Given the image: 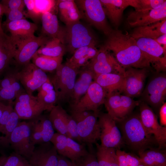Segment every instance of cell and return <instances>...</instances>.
Returning <instances> with one entry per match:
<instances>
[{
  "label": "cell",
  "mask_w": 166,
  "mask_h": 166,
  "mask_svg": "<svg viewBox=\"0 0 166 166\" xmlns=\"http://www.w3.org/2000/svg\"><path fill=\"white\" fill-rule=\"evenodd\" d=\"M67 138L64 135L58 132L54 133L50 142L53 144L58 153L68 158Z\"/></svg>",
  "instance_id": "cell-40"
},
{
  "label": "cell",
  "mask_w": 166,
  "mask_h": 166,
  "mask_svg": "<svg viewBox=\"0 0 166 166\" xmlns=\"http://www.w3.org/2000/svg\"><path fill=\"white\" fill-rule=\"evenodd\" d=\"M30 121L31 139L33 144L35 146L50 142L54 132L49 118L41 115Z\"/></svg>",
  "instance_id": "cell-22"
},
{
  "label": "cell",
  "mask_w": 166,
  "mask_h": 166,
  "mask_svg": "<svg viewBox=\"0 0 166 166\" xmlns=\"http://www.w3.org/2000/svg\"><path fill=\"white\" fill-rule=\"evenodd\" d=\"M65 121L68 133V137L77 142L81 143L77 132V123L71 115L66 113L65 115Z\"/></svg>",
  "instance_id": "cell-43"
},
{
  "label": "cell",
  "mask_w": 166,
  "mask_h": 166,
  "mask_svg": "<svg viewBox=\"0 0 166 166\" xmlns=\"http://www.w3.org/2000/svg\"><path fill=\"white\" fill-rule=\"evenodd\" d=\"M140 102L116 91L107 94L104 104L107 113L116 122H119L130 114Z\"/></svg>",
  "instance_id": "cell-7"
},
{
  "label": "cell",
  "mask_w": 166,
  "mask_h": 166,
  "mask_svg": "<svg viewBox=\"0 0 166 166\" xmlns=\"http://www.w3.org/2000/svg\"><path fill=\"white\" fill-rule=\"evenodd\" d=\"M35 9L37 15L41 18L43 13L57 8V1L53 0H34Z\"/></svg>",
  "instance_id": "cell-41"
},
{
  "label": "cell",
  "mask_w": 166,
  "mask_h": 166,
  "mask_svg": "<svg viewBox=\"0 0 166 166\" xmlns=\"http://www.w3.org/2000/svg\"><path fill=\"white\" fill-rule=\"evenodd\" d=\"M15 74L26 92L31 94L49 78L45 72L30 62L15 71Z\"/></svg>",
  "instance_id": "cell-14"
},
{
  "label": "cell",
  "mask_w": 166,
  "mask_h": 166,
  "mask_svg": "<svg viewBox=\"0 0 166 166\" xmlns=\"http://www.w3.org/2000/svg\"><path fill=\"white\" fill-rule=\"evenodd\" d=\"M87 68L94 76L100 74L113 73L124 75L125 69L122 67L109 51L102 46L89 63Z\"/></svg>",
  "instance_id": "cell-11"
},
{
  "label": "cell",
  "mask_w": 166,
  "mask_h": 166,
  "mask_svg": "<svg viewBox=\"0 0 166 166\" xmlns=\"http://www.w3.org/2000/svg\"><path fill=\"white\" fill-rule=\"evenodd\" d=\"M89 46L81 47L77 49L73 55L66 62L73 68L78 69L82 66L87 64L91 58L88 53Z\"/></svg>",
  "instance_id": "cell-36"
},
{
  "label": "cell",
  "mask_w": 166,
  "mask_h": 166,
  "mask_svg": "<svg viewBox=\"0 0 166 166\" xmlns=\"http://www.w3.org/2000/svg\"><path fill=\"white\" fill-rule=\"evenodd\" d=\"M50 38L43 36H35L18 46L14 57L16 64L22 66L29 63L39 48Z\"/></svg>",
  "instance_id": "cell-21"
},
{
  "label": "cell",
  "mask_w": 166,
  "mask_h": 166,
  "mask_svg": "<svg viewBox=\"0 0 166 166\" xmlns=\"http://www.w3.org/2000/svg\"><path fill=\"white\" fill-rule=\"evenodd\" d=\"M106 16L116 26H119L124 10L132 6L136 10L140 9L139 0H100Z\"/></svg>",
  "instance_id": "cell-23"
},
{
  "label": "cell",
  "mask_w": 166,
  "mask_h": 166,
  "mask_svg": "<svg viewBox=\"0 0 166 166\" xmlns=\"http://www.w3.org/2000/svg\"><path fill=\"white\" fill-rule=\"evenodd\" d=\"M103 46L113 52L117 61L125 69L129 67H149L152 60L139 48L136 40L130 34L119 30H113Z\"/></svg>",
  "instance_id": "cell-1"
},
{
  "label": "cell",
  "mask_w": 166,
  "mask_h": 166,
  "mask_svg": "<svg viewBox=\"0 0 166 166\" xmlns=\"http://www.w3.org/2000/svg\"><path fill=\"white\" fill-rule=\"evenodd\" d=\"M98 118L100 131L101 145L116 149H120L124 143L116 122L107 113L99 112Z\"/></svg>",
  "instance_id": "cell-9"
},
{
  "label": "cell",
  "mask_w": 166,
  "mask_h": 166,
  "mask_svg": "<svg viewBox=\"0 0 166 166\" xmlns=\"http://www.w3.org/2000/svg\"><path fill=\"white\" fill-rule=\"evenodd\" d=\"M81 13L91 25L108 36L113 30L108 24L100 0L75 1Z\"/></svg>",
  "instance_id": "cell-5"
},
{
  "label": "cell",
  "mask_w": 166,
  "mask_h": 166,
  "mask_svg": "<svg viewBox=\"0 0 166 166\" xmlns=\"http://www.w3.org/2000/svg\"><path fill=\"white\" fill-rule=\"evenodd\" d=\"M139 49L152 61L157 71L166 68V51L154 39L141 38L135 39Z\"/></svg>",
  "instance_id": "cell-18"
},
{
  "label": "cell",
  "mask_w": 166,
  "mask_h": 166,
  "mask_svg": "<svg viewBox=\"0 0 166 166\" xmlns=\"http://www.w3.org/2000/svg\"><path fill=\"white\" fill-rule=\"evenodd\" d=\"M166 34V19L148 25L135 27L130 35L135 39L144 38L155 39Z\"/></svg>",
  "instance_id": "cell-28"
},
{
  "label": "cell",
  "mask_w": 166,
  "mask_h": 166,
  "mask_svg": "<svg viewBox=\"0 0 166 166\" xmlns=\"http://www.w3.org/2000/svg\"><path fill=\"white\" fill-rule=\"evenodd\" d=\"M1 166H31L28 160L14 152L8 157L5 156Z\"/></svg>",
  "instance_id": "cell-42"
},
{
  "label": "cell",
  "mask_w": 166,
  "mask_h": 166,
  "mask_svg": "<svg viewBox=\"0 0 166 166\" xmlns=\"http://www.w3.org/2000/svg\"><path fill=\"white\" fill-rule=\"evenodd\" d=\"M166 19V1L159 8L131 12L127 20L131 27H136L154 23Z\"/></svg>",
  "instance_id": "cell-17"
},
{
  "label": "cell",
  "mask_w": 166,
  "mask_h": 166,
  "mask_svg": "<svg viewBox=\"0 0 166 166\" xmlns=\"http://www.w3.org/2000/svg\"><path fill=\"white\" fill-rule=\"evenodd\" d=\"M63 57H54L35 54L32 58V63L43 71L56 70L62 64Z\"/></svg>",
  "instance_id": "cell-35"
},
{
  "label": "cell",
  "mask_w": 166,
  "mask_h": 166,
  "mask_svg": "<svg viewBox=\"0 0 166 166\" xmlns=\"http://www.w3.org/2000/svg\"><path fill=\"white\" fill-rule=\"evenodd\" d=\"M15 72H6L3 77L0 79V89L10 85L17 79Z\"/></svg>",
  "instance_id": "cell-49"
},
{
  "label": "cell",
  "mask_w": 166,
  "mask_h": 166,
  "mask_svg": "<svg viewBox=\"0 0 166 166\" xmlns=\"http://www.w3.org/2000/svg\"><path fill=\"white\" fill-rule=\"evenodd\" d=\"M67 146L68 158L73 162L85 156L89 152L83 144L69 137L67 138Z\"/></svg>",
  "instance_id": "cell-39"
},
{
  "label": "cell",
  "mask_w": 166,
  "mask_h": 166,
  "mask_svg": "<svg viewBox=\"0 0 166 166\" xmlns=\"http://www.w3.org/2000/svg\"><path fill=\"white\" fill-rule=\"evenodd\" d=\"M9 145L14 152L27 160L32 155L35 146L31 139V122H19L10 137Z\"/></svg>",
  "instance_id": "cell-8"
},
{
  "label": "cell",
  "mask_w": 166,
  "mask_h": 166,
  "mask_svg": "<svg viewBox=\"0 0 166 166\" xmlns=\"http://www.w3.org/2000/svg\"><path fill=\"white\" fill-rule=\"evenodd\" d=\"M4 156L1 157L0 158V166H1L3 162Z\"/></svg>",
  "instance_id": "cell-58"
},
{
  "label": "cell",
  "mask_w": 166,
  "mask_h": 166,
  "mask_svg": "<svg viewBox=\"0 0 166 166\" xmlns=\"http://www.w3.org/2000/svg\"><path fill=\"white\" fill-rule=\"evenodd\" d=\"M0 3L9 10H19L24 11L25 6L23 0H3Z\"/></svg>",
  "instance_id": "cell-47"
},
{
  "label": "cell",
  "mask_w": 166,
  "mask_h": 166,
  "mask_svg": "<svg viewBox=\"0 0 166 166\" xmlns=\"http://www.w3.org/2000/svg\"><path fill=\"white\" fill-rule=\"evenodd\" d=\"M78 73V69L66 62L61 64L55 70L53 76L49 79L56 92L57 101L70 99Z\"/></svg>",
  "instance_id": "cell-6"
},
{
  "label": "cell",
  "mask_w": 166,
  "mask_h": 166,
  "mask_svg": "<svg viewBox=\"0 0 166 166\" xmlns=\"http://www.w3.org/2000/svg\"><path fill=\"white\" fill-rule=\"evenodd\" d=\"M4 6L5 8L4 14L6 17V20L4 23H7L26 19V14L24 11L19 10H9L5 6Z\"/></svg>",
  "instance_id": "cell-44"
},
{
  "label": "cell",
  "mask_w": 166,
  "mask_h": 166,
  "mask_svg": "<svg viewBox=\"0 0 166 166\" xmlns=\"http://www.w3.org/2000/svg\"><path fill=\"white\" fill-rule=\"evenodd\" d=\"M94 81L105 90L107 94L116 91L120 92L123 83L124 75L102 74L95 76Z\"/></svg>",
  "instance_id": "cell-29"
},
{
  "label": "cell",
  "mask_w": 166,
  "mask_h": 166,
  "mask_svg": "<svg viewBox=\"0 0 166 166\" xmlns=\"http://www.w3.org/2000/svg\"><path fill=\"white\" fill-rule=\"evenodd\" d=\"M158 147L148 149L139 155L141 162L147 166L166 165V153Z\"/></svg>",
  "instance_id": "cell-31"
},
{
  "label": "cell",
  "mask_w": 166,
  "mask_h": 166,
  "mask_svg": "<svg viewBox=\"0 0 166 166\" xmlns=\"http://www.w3.org/2000/svg\"><path fill=\"white\" fill-rule=\"evenodd\" d=\"M16 49L10 36L4 31L0 33V77L7 69Z\"/></svg>",
  "instance_id": "cell-24"
},
{
  "label": "cell",
  "mask_w": 166,
  "mask_h": 166,
  "mask_svg": "<svg viewBox=\"0 0 166 166\" xmlns=\"http://www.w3.org/2000/svg\"><path fill=\"white\" fill-rule=\"evenodd\" d=\"M139 114L142 123L148 133L153 135L158 145L163 149L166 146V127L161 126L152 109L143 102L139 105Z\"/></svg>",
  "instance_id": "cell-13"
},
{
  "label": "cell",
  "mask_w": 166,
  "mask_h": 166,
  "mask_svg": "<svg viewBox=\"0 0 166 166\" xmlns=\"http://www.w3.org/2000/svg\"><path fill=\"white\" fill-rule=\"evenodd\" d=\"M154 40L161 46V45H163V48L166 51V34L162 35Z\"/></svg>",
  "instance_id": "cell-55"
},
{
  "label": "cell",
  "mask_w": 166,
  "mask_h": 166,
  "mask_svg": "<svg viewBox=\"0 0 166 166\" xmlns=\"http://www.w3.org/2000/svg\"><path fill=\"white\" fill-rule=\"evenodd\" d=\"M4 25L10 33V36L17 48L23 42L34 37L38 29L35 24L26 19L4 23Z\"/></svg>",
  "instance_id": "cell-19"
},
{
  "label": "cell",
  "mask_w": 166,
  "mask_h": 166,
  "mask_svg": "<svg viewBox=\"0 0 166 166\" xmlns=\"http://www.w3.org/2000/svg\"><path fill=\"white\" fill-rule=\"evenodd\" d=\"M12 102H9L6 105L0 119V133L4 129L10 115L14 110Z\"/></svg>",
  "instance_id": "cell-48"
},
{
  "label": "cell",
  "mask_w": 166,
  "mask_h": 166,
  "mask_svg": "<svg viewBox=\"0 0 166 166\" xmlns=\"http://www.w3.org/2000/svg\"><path fill=\"white\" fill-rule=\"evenodd\" d=\"M107 95L105 90L93 81L77 102L70 105V111H90L98 113V108L104 104Z\"/></svg>",
  "instance_id": "cell-10"
},
{
  "label": "cell",
  "mask_w": 166,
  "mask_h": 166,
  "mask_svg": "<svg viewBox=\"0 0 166 166\" xmlns=\"http://www.w3.org/2000/svg\"><path fill=\"white\" fill-rule=\"evenodd\" d=\"M18 116L14 109L11 112L5 126L0 133V145L9 146V142L11 135L19 122Z\"/></svg>",
  "instance_id": "cell-37"
},
{
  "label": "cell",
  "mask_w": 166,
  "mask_h": 166,
  "mask_svg": "<svg viewBox=\"0 0 166 166\" xmlns=\"http://www.w3.org/2000/svg\"><path fill=\"white\" fill-rule=\"evenodd\" d=\"M57 5L60 19L66 26L79 22L82 18L75 1L57 0Z\"/></svg>",
  "instance_id": "cell-25"
},
{
  "label": "cell",
  "mask_w": 166,
  "mask_h": 166,
  "mask_svg": "<svg viewBox=\"0 0 166 166\" xmlns=\"http://www.w3.org/2000/svg\"><path fill=\"white\" fill-rule=\"evenodd\" d=\"M126 155L129 166H138L142 163L140 157L133 154L126 152Z\"/></svg>",
  "instance_id": "cell-51"
},
{
  "label": "cell",
  "mask_w": 166,
  "mask_h": 166,
  "mask_svg": "<svg viewBox=\"0 0 166 166\" xmlns=\"http://www.w3.org/2000/svg\"><path fill=\"white\" fill-rule=\"evenodd\" d=\"M79 76L76 81L70 99V105L76 104L85 93L94 77L93 73L88 68L79 72Z\"/></svg>",
  "instance_id": "cell-27"
},
{
  "label": "cell",
  "mask_w": 166,
  "mask_h": 166,
  "mask_svg": "<svg viewBox=\"0 0 166 166\" xmlns=\"http://www.w3.org/2000/svg\"><path fill=\"white\" fill-rule=\"evenodd\" d=\"M37 97L44 106L45 110L50 111L57 101V96L49 78L38 90Z\"/></svg>",
  "instance_id": "cell-30"
},
{
  "label": "cell",
  "mask_w": 166,
  "mask_h": 166,
  "mask_svg": "<svg viewBox=\"0 0 166 166\" xmlns=\"http://www.w3.org/2000/svg\"><path fill=\"white\" fill-rule=\"evenodd\" d=\"M6 105L2 101H0V119L2 116Z\"/></svg>",
  "instance_id": "cell-57"
},
{
  "label": "cell",
  "mask_w": 166,
  "mask_h": 166,
  "mask_svg": "<svg viewBox=\"0 0 166 166\" xmlns=\"http://www.w3.org/2000/svg\"><path fill=\"white\" fill-rule=\"evenodd\" d=\"M57 9V8L42 15L41 19L42 22V32L43 35L50 38H58L62 42V28L59 26L55 12Z\"/></svg>",
  "instance_id": "cell-26"
},
{
  "label": "cell",
  "mask_w": 166,
  "mask_h": 166,
  "mask_svg": "<svg viewBox=\"0 0 166 166\" xmlns=\"http://www.w3.org/2000/svg\"><path fill=\"white\" fill-rule=\"evenodd\" d=\"M66 50L65 45L57 38H50L41 46L36 54L50 57H63Z\"/></svg>",
  "instance_id": "cell-32"
},
{
  "label": "cell",
  "mask_w": 166,
  "mask_h": 166,
  "mask_svg": "<svg viewBox=\"0 0 166 166\" xmlns=\"http://www.w3.org/2000/svg\"><path fill=\"white\" fill-rule=\"evenodd\" d=\"M28 12L26 16L30 17L34 20H37L40 18L37 14L35 9L34 0H24Z\"/></svg>",
  "instance_id": "cell-50"
},
{
  "label": "cell",
  "mask_w": 166,
  "mask_h": 166,
  "mask_svg": "<svg viewBox=\"0 0 166 166\" xmlns=\"http://www.w3.org/2000/svg\"><path fill=\"white\" fill-rule=\"evenodd\" d=\"M13 103L14 110L20 119H34L40 116L45 110L37 96L26 91L18 95Z\"/></svg>",
  "instance_id": "cell-12"
},
{
  "label": "cell",
  "mask_w": 166,
  "mask_h": 166,
  "mask_svg": "<svg viewBox=\"0 0 166 166\" xmlns=\"http://www.w3.org/2000/svg\"><path fill=\"white\" fill-rule=\"evenodd\" d=\"M50 111L49 119L53 129L68 137L65 121L66 111L60 105H55Z\"/></svg>",
  "instance_id": "cell-34"
},
{
  "label": "cell",
  "mask_w": 166,
  "mask_h": 166,
  "mask_svg": "<svg viewBox=\"0 0 166 166\" xmlns=\"http://www.w3.org/2000/svg\"><path fill=\"white\" fill-rule=\"evenodd\" d=\"M146 68L129 67L125 69L124 81L120 93L131 97L141 95L147 75Z\"/></svg>",
  "instance_id": "cell-16"
},
{
  "label": "cell",
  "mask_w": 166,
  "mask_h": 166,
  "mask_svg": "<svg viewBox=\"0 0 166 166\" xmlns=\"http://www.w3.org/2000/svg\"><path fill=\"white\" fill-rule=\"evenodd\" d=\"M118 122L124 144L138 155L149 148L158 147L154 136L145 128L139 114L132 113Z\"/></svg>",
  "instance_id": "cell-2"
},
{
  "label": "cell",
  "mask_w": 166,
  "mask_h": 166,
  "mask_svg": "<svg viewBox=\"0 0 166 166\" xmlns=\"http://www.w3.org/2000/svg\"><path fill=\"white\" fill-rule=\"evenodd\" d=\"M160 124L166 127V103H164L159 109Z\"/></svg>",
  "instance_id": "cell-53"
},
{
  "label": "cell",
  "mask_w": 166,
  "mask_h": 166,
  "mask_svg": "<svg viewBox=\"0 0 166 166\" xmlns=\"http://www.w3.org/2000/svg\"><path fill=\"white\" fill-rule=\"evenodd\" d=\"M141 95L144 103L156 109H159L165 103L166 96V77L160 74L148 83Z\"/></svg>",
  "instance_id": "cell-15"
},
{
  "label": "cell",
  "mask_w": 166,
  "mask_h": 166,
  "mask_svg": "<svg viewBox=\"0 0 166 166\" xmlns=\"http://www.w3.org/2000/svg\"><path fill=\"white\" fill-rule=\"evenodd\" d=\"M119 166H129L126 155V152L120 149L116 150Z\"/></svg>",
  "instance_id": "cell-52"
},
{
  "label": "cell",
  "mask_w": 166,
  "mask_h": 166,
  "mask_svg": "<svg viewBox=\"0 0 166 166\" xmlns=\"http://www.w3.org/2000/svg\"><path fill=\"white\" fill-rule=\"evenodd\" d=\"M4 7L0 2V33L4 32L2 25L1 19L2 16L4 14Z\"/></svg>",
  "instance_id": "cell-56"
},
{
  "label": "cell",
  "mask_w": 166,
  "mask_h": 166,
  "mask_svg": "<svg viewBox=\"0 0 166 166\" xmlns=\"http://www.w3.org/2000/svg\"><path fill=\"white\" fill-rule=\"evenodd\" d=\"M95 144L96 155L100 166H119L116 149L102 146L97 142Z\"/></svg>",
  "instance_id": "cell-33"
},
{
  "label": "cell",
  "mask_w": 166,
  "mask_h": 166,
  "mask_svg": "<svg viewBox=\"0 0 166 166\" xmlns=\"http://www.w3.org/2000/svg\"><path fill=\"white\" fill-rule=\"evenodd\" d=\"M166 1L164 0H139V10H151L158 8Z\"/></svg>",
  "instance_id": "cell-46"
},
{
  "label": "cell",
  "mask_w": 166,
  "mask_h": 166,
  "mask_svg": "<svg viewBox=\"0 0 166 166\" xmlns=\"http://www.w3.org/2000/svg\"><path fill=\"white\" fill-rule=\"evenodd\" d=\"M75 162L77 166H100L96 155L92 152H89L87 155L82 157Z\"/></svg>",
  "instance_id": "cell-45"
},
{
  "label": "cell",
  "mask_w": 166,
  "mask_h": 166,
  "mask_svg": "<svg viewBox=\"0 0 166 166\" xmlns=\"http://www.w3.org/2000/svg\"><path fill=\"white\" fill-rule=\"evenodd\" d=\"M138 166H147L143 163H141Z\"/></svg>",
  "instance_id": "cell-59"
},
{
  "label": "cell",
  "mask_w": 166,
  "mask_h": 166,
  "mask_svg": "<svg viewBox=\"0 0 166 166\" xmlns=\"http://www.w3.org/2000/svg\"><path fill=\"white\" fill-rule=\"evenodd\" d=\"M62 42L72 54L78 48L97 44L92 31L80 21L62 28Z\"/></svg>",
  "instance_id": "cell-3"
},
{
  "label": "cell",
  "mask_w": 166,
  "mask_h": 166,
  "mask_svg": "<svg viewBox=\"0 0 166 166\" xmlns=\"http://www.w3.org/2000/svg\"><path fill=\"white\" fill-rule=\"evenodd\" d=\"M57 166H77L75 162L69 160L65 157L58 155V160Z\"/></svg>",
  "instance_id": "cell-54"
},
{
  "label": "cell",
  "mask_w": 166,
  "mask_h": 166,
  "mask_svg": "<svg viewBox=\"0 0 166 166\" xmlns=\"http://www.w3.org/2000/svg\"><path fill=\"white\" fill-rule=\"evenodd\" d=\"M26 91L17 79L10 85L0 89V101L12 102L21 93Z\"/></svg>",
  "instance_id": "cell-38"
},
{
  "label": "cell",
  "mask_w": 166,
  "mask_h": 166,
  "mask_svg": "<svg viewBox=\"0 0 166 166\" xmlns=\"http://www.w3.org/2000/svg\"><path fill=\"white\" fill-rule=\"evenodd\" d=\"M38 145L28 159L31 166H57L58 155L53 144L49 142Z\"/></svg>",
  "instance_id": "cell-20"
},
{
  "label": "cell",
  "mask_w": 166,
  "mask_h": 166,
  "mask_svg": "<svg viewBox=\"0 0 166 166\" xmlns=\"http://www.w3.org/2000/svg\"><path fill=\"white\" fill-rule=\"evenodd\" d=\"M71 115L76 121L78 133L81 141L89 148L100 139V131L97 120L99 113L92 111H70Z\"/></svg>",
  "instance_id": "cell-4"
}]
</instances>
